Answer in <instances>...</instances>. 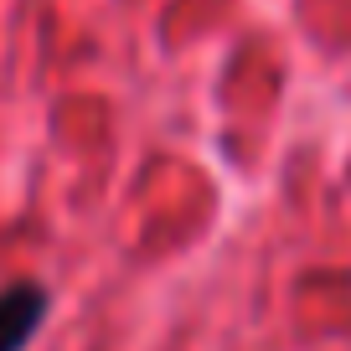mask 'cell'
<instances>
[{
  "label": "cell",
  "instance_id": "6da1fadb",
  "mask_svg": "<svg viewBox=\"0 0 351 351\" xmlns=\"http://www.w3.org/2000/svg\"><path fill=\"white\" fill-rule=\"evenodd\" d=\"M47 310H52V295H47L36 279H21V285L0 289V351H26L32 336L42 330Z\"/></svg>",
  "mask_w": 351,
  "mask_h": 351
}]
</instances>
